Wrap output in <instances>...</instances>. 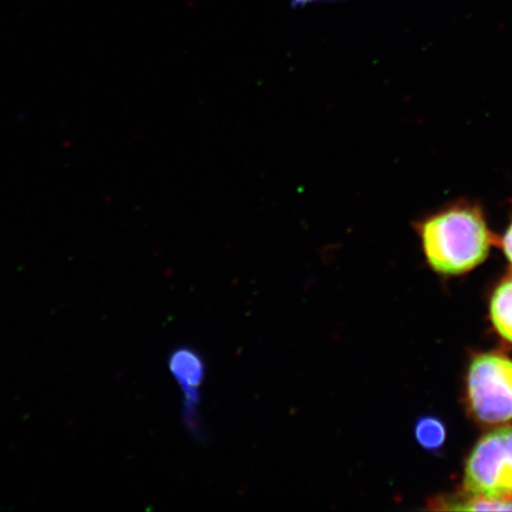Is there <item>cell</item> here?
Here are the masks:
<instances>
[{"label": "cell", "mask_w": 512, "mask_h": 512, "mask_svg": "<svg viewBox=\"0 0 512 512\" xmlns=\"http://www.w3.org/2000/svg\"><path fill=\"white\" fill-rule=\"evenodd\" d=\"M415 228L428 264L445 275L475 270L488 258L495 240L483 208L466 200L433 211Z\"/></svg>", "instance_id": "1"}, {"label": "cell", "mask_w": 512, "mask_h": 512, "mask_svg": "<svg viewBox=\"0 0 512 512\" xmlns=\"http://www.w3.org/2000/svg\"><path fill=\"white\" fill-rule=\"evenodd\" d=\"M465 490L471 496L512 501V427L485 434L467 459Z\"/></svg>", "instance_id": "2"}, {"label": "cell", "mask_w": 512, "mask_h": 512, "mask_svg": "<svg viewBox=\"0 0 512 512\" xmlns=\"http://www.w3.org/2000/svg\"><path fill=\"white\" fill-rule=\"evenodd\" d=\"M469 401L473 413L488 424L512 420V361L498 355H480L472 361Z\"/></svg>", "instance_id": "3"}, {"label": "cell", "mask_w": 512, "mask_h": 512, "mask_svg": "<svg viewBox=\"0 0 512 512\" xmlns=\"http://www.w3.org/2000/svg\"><path fill=\"white\" fill-rule=\"evenodd\" d=\"M170 370L184 389L189 401V415L192 419L198 403V387L201 386L204 367L195 351L179 349L170 357Z\"/></svg>", "instance_id": "4"}, {"label": "cell", "mask_w": 512, "mask_h": 512, "mask_svg": "<svg viewBox=\"0 0 512 512\" xmlns=\"http://www.w3.org/2000/svg\"><path fill=\"white\" fill-rule=\"evenodd\" d=\"M490 313L498 334L512 343V277L497 287L491 299Z\"/></svg>", "instance_id": "5"}, {"label": "cell", "mask_w": 512, "mask_h": 512, "mask_svg": "<svg viewBox=\"0 0 512 512\" xmlns=\"http://www.w3.org/2000/svg\"><path fill=\"white\" fill-rule=\"evenodd\" d=\"M416 439L427 450H437L445 443L446 431L443 422L435 418H424L415 428Z\"/></svg>", "instance_id": "6"}, {"label": "cell", "mask_w": 512, "mask_h": 512, "mask_svg": "<svg viewBox=\"0 0 512 512\" xmlns=\"http://www.w3.org/2000/svg\"><path fill=\"white\" fill-rule=\"evenodd\" d=\"M447 510L457 511H512V501L472 496L464 502L451 503Z\"/></svg>", "instance_id": "7"}, {"label": "cell", "mask_w": 512, "mask_h": 512, "mask_svg": "<svg viewBox=\"0 0 512 512\" xmlns=\"http://www.w3.org/2000/svg\"><path fill=\"white\" fill-rule=\"evenodd\" d=\"M502 248L505 256H507V259L510 261L512 266V217L507 229H505L503 234Z\"/></svg>", "instance_id": "8"}, {"label": "cell", "mask_w": 512, "mask_h": 512, "mask_svg": "<svg viewBox=\"0 0 512 512\" xmlns=\"http://www.w3.org/2000/svg\"><path fill=\"white\" fill-rule=\"evenodd\" d=\"M338 2V0H291V6L294 9L303 8V6H307L310 4L317 3H334Z\"/></svg>", "instance_id": "9"}]
</instances>
